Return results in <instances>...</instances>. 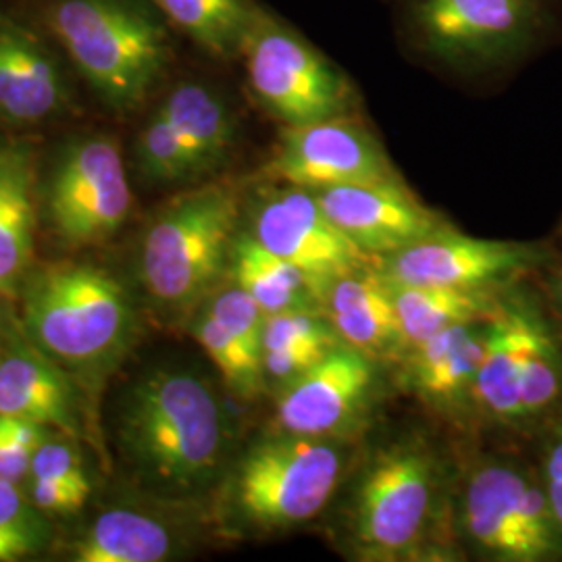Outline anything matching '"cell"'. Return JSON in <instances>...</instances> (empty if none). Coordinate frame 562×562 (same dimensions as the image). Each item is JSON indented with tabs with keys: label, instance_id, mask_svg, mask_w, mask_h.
Instances as JSON below:
<instances>
[{
	"label": "cell",
	"instance_id": "cell-26",
	"mask_svg": "<svg viewBox=\"0 0 562 562\" xmlns=\"http://www.w3.org/2000/svg\"><path fill=\"white\" fill-rule=\"evenodd\" d=\"M165 21L215 59H240L261 4L255 0H150Z\"/></svg>",
	"mask_w": 562,
	"mask_h": 562
},
{
	"label": "cell",
	"instance_id": "cell-13",
	"mask_svg": "<svg viewBox=\"0 0 562 562\" xmlns=\"http://www.w3.org/2000/svg\"><path fill=\"white\" fill-rule=\"evenodd\" d=\"M375 390L378 361L338 341L322 361L278 392V427L302 436L346 438L369 413Z\"/></svg>",
	"mask_w": 562,
	"mask_h": 562
},
{
	"label": "cell",
	"instance_id": "cell-19",
	"mask_svg": "<svg viewBox=\"0 0 562 562\" xmlns=\"http://www.w3.org/2000/svg\"><path fill=\"white\" fill-rule=\"evenodd\" d=\"M323 313L341 341L373 361L404 357L390 283L378 267L364 265L329 281L323 296Z\"/></svg>",
	"mask_w": 562,
	"mask_h": 562
},
{
	"label": "cell",
	"instance_id": "cell-29",
	"mask_svg": "<svg viewBox=\"0 0 562 562\" xmlns=\"http://www.w3.org/2000/svg\"><path fill=\"white\" fill-rule=\"evenodd\" d=\"M136 165L142 178L159 186L201 180L173 125L157 109L136 140Z\"/></svg>",
	"mask_w": 562,
	"mask_h": 562
},
{
	"label": "cell",
	"instance_id": "cell-27",
	"mask_svg": "<svg viewBox=\"0 0 562 562\" xmlns=\"http://www.w3.org/2000/svg\"><path fill=\"white\" fill-rule=\"evenodd\" d=\"M192 336L240 401H255L265 387L261 355L246 348L209 311L194 315Z\"/></svg>",
	"mask_w": 562,
	"mask_h": 562
},
{
	"label": "cell",
	"instance_id": "cell-18",
	"mask_svg": "<svg viewBox=\"0 0 562 562\" xmlns=\"http://www.w3.org/2000/svg\"><path fill=\"white\" fill-rule=\"evenodd\" d=\"M492 315L452 325L406 350L404 375L408 387L440 408L471 404L473 383L490 341Z\"/></svg>",
	"mask_w": 562,
	"mask_h": 562
},
{
	"label": "cell",
	"instance_id": "cell-1",
	"mask_svg": "<svg viewBox=\"0 0 562 562\" xmlns=\"http://www.w3.org/2000/svg\"><path fill=\"white\" fill-rule=\"evenodd\" d=\"M117 442L150 494L186 503L222 480L232 429L220 394L204 378L186 369H157L123 394Z\"/></svg>",
	"mask_w": 562,
	"mask_h": 562
},
{
	"label": "cell",
	"instance_id": "cell-17",
	"mask_svg": "<svg viewBox=\"0 0 562 562\" xmlns=\"http://www.w3.org/2000/svg\"><path fill=\"white\" fill-rule=\"evenodd\" d=\"M0 415L38 423L80 440V394L59 362L34 344L9 350L0 359Z\"/></svg>",
	"mask_w": 562,
	"mask_h": 562
},
{
	"label": "cell",
	"instance_id": "cell-11",
	"mask_svg": "<svg viewBox=\"0 0 562 562\" xmlns=\"http://www.w3.org/2000/svg\"><path fill=\"white\" fill-rule=\"evenodd\" d=\"M265 176L313 192L401 178L380 138L357 115L281 125Z\"/></svg>",
	"mask_w": 562,
	"mask_h": 562
},
{
	"label": "cell",
	"instance_id": "cell-15",
	"mask_svg": "<svg viewBox=\"0 0 562 562\" xmlns=\"http://www.w3.org/2000/svg\"><path fill=\"white\" fill-rule=\"evenodd\" d=\"M538 250L515 241L462 236L452 227L378 259L383 278L415 285L490 290L529 269Z\"/></svg>",
	"mask_w": 562,
	"mask_h": 562
},
{
	"label": "cell",
	"instance_id": "cell-25",
	"mask_svg": "<svg viewBox=\"0 0 562 562\" xmlns=\"http://www.w3.org/2000/svg\"><path fill=\"white\" fill-rule=\"evenodd\" d=\"M387 283L401 325L404 352L452 325L490 317L501 304L490 290L415 285L390 280Z\"/></svg>",
	"mask_w": 562,
	"mask_h": 562
},
{
	"label": "cell",
	"instance_id": "cell-3",
	"mask_svg": "<svg viewBox=\"0 0 562 562\" xmlns=\"http://www.w3.org/2000/svg\"><path fill=\"white\" fill-rule=\"evenodd\" d=\"M550 0H401L404 48L425 65L487 78L519 67L552 34Z\"/></svg>",
	"mask_w": 562,
	"mask_h": 562
},
{
	"label": "cell",
	"instance_id": "cell-4",
	"mask_svg": "<svg viewBox=\"0 0 562 562\" xmlns=\"http://www.w3.org/2000/svg\"><path fill=\"white\" fill-rule=\"evenodd\" d=\"M55 38L102 101L140 106L171 63V38L159 9L144 0H55Z\"/></svg>",
	"mask_w": 562,
	"mask_h": 562
},
{
	"label": "cell",
	"instance_id": "cell-28",
	"mask_svg": "<svg viewBox=\"0 0 562 562\" xmlns=\"http://www.w3.org/2000/svg\"><path fill=\"white\" fill-rule=\"evenodd\" d=\"M53 540L48 515L32 503L20 482L0 480V562L41 554Z\"/></svg>",
	"mask_w": 562,
	"mask_h": 562
},
{
	"label": "cell",
	"instance_id": "cell-14",
	"mask_svg": "<svg viewBox=\"0 0 562 562\" xmlns=\"http://www.w3.org/2000/svg\"><path fill=\"white\" fill-rule=\"evenodd\" d=\"M327 217L369 259H382L440 234L450 223L402 181H364L315 192Z\"/></svg>",
	"mask_w": 562,
	"mask_h": 562
},
{
	"label": "cell",
	"instance_id": "cell-30",
	"mask_svg": "<svg viewBox=\"0 0 562 562\" xmlns=\"http://www.w3.org/2000/svg\"><path fill=\"white\" fill-rule=\"evenodd\" d=\"M204 302V311H209L246 348L261 355L265 313L248 292L232 281L223 290H213Z\"/></svg>",
	"mask_w": 562,
	"mask_h": 562
},
{
	"label": "cell",
	"instance_id": "cell-10",
	"mask_svg": "<svg viewBox=\"0 0 562 562\" xmlns=\"http://www.w3.org/2000/svg\"><path fill=\"white\" fill-rule=\"evenodd\" d=\"M46 215L60 240L71 246L113 236L132 209L120 144L88 136L63 148L44 192Z\"/></svg>",
	"mask_w": 562,
	"mask_h": 562
},
{
	"label": "cell",
	"instance_id": "cell-20",
	"mask_svg": "<svg viewBox=\"0 0 562 562\" xmlns=\"http://www.w3.org/2000/svg\"><path fill=\"white\" fill-rule=\"evenodd\" d=\"M67 101L59 63L36 36L0 21V117L36 123Z\"/></svg>",
	"mask_w": 562,
	"mask_h": 562
},
{
	"label": "cell",
	"instance_id": "cell-31",
	"mask_svg": "<svg viewBox=\"0 0 562 562\" xmlns=\"http://www.w3.org/2000/svg\"><path fill=\"white\" fill-rule=\"evenodd\" d=\"M57 431L38 423L0 415V480L23 482L30 475V462L48 436Z\"/></svg>",
	"mask_w": 562,
	"mask_h": 562
},
{
	"label": "cell",
	"instance_id": "cell-35",
	"mask_svg": "<svg viewBox=\"0 0 562 562\" xmlns=\"http://www.w3.org/2000/svg\"><path fill=\"white\" fill-rule=\"evenodd\" d=\"M554 294H557V302H559V306H561L562 311V265L559 267V271H557V281H554Z\"/></svg>",
	"mask_w": 562,
	"mask_h": 562
},
{
	"label": "cell",
	"instance_id": "cell-32",
	"mask_svg": "<svg viewBox=\"0 0 562 562\" xmlns=\"http://www.w3.org/2000/svg\"><path fill=\"white\" fill-rule=\"evenodd\" d=\"M78 440L63 434H53L36 448L27 477H53V480H80L90 477L83 464Z\"/></svg>",
	"mask_w": 562,
	"mask_h": 562
},
{
	"label": "cell",
	"instance_id": "cell-6",
	"mask_svg": "<svg viewBox=\"0 0 562 562\" xmlns=\"http://www.w3.org/2000/svg\"><path fill=\"white\" fill-rule=\"evenodd\" d=\"M348 469L344 438L278 429L248 446L227 475V510L244 529L288 533L319 517Z\"/></svg>",
	"mask_w": 562,
	"mask_h": 562
},
{
	"label": "cell",
	"instance_id": "cell-24",
	"mask_svg": "<svg viewBox=\"0 0 562 562\" xmlns=\"http://www.w3.org/2000/svg\"><path fill=\"white\" fill-rule=\"evenodd\" d=\"M180 552V536L167 521L134 508L99 515L74 543L76 562H161Z\"/></svg>",
	"mask_w": 562,
	"mask_h": 562
},
{
	"label": "cell",
	"instance_id": "cell-7",
	"mask_svg": "<svg viewBox=\"0 0 562 562\" xmlns=\"http://www.w3.org/2000/svg\"><path fill=\"white\" fill-rule=\"evenodd\" d=\"M440 464L422 438L380 448L362 467L348 513V536L362 561H406L419 552L438 503Z\"/></svg>",
	"mask_w": 562,
	"mask_h": 562
},
{
	"label": "cell",
	"instance_id": "cell-16",
	"mask_svg": "<svg viewBox=\"0 0 562 562\" xmlns=\"http://www.w3.org/2000/svg\"><path fill=\"white\" fill-rule=\"evenodd\" d=\"M543 323L540 313L521 301L501 302L494 311L487 350L471 392V404L485 419L522 425V380Z\"/></svg>",
	"mask_w": 562,
	"mask_h": 562
},
{
	"label": "cell",
	"instance_id": "cell-5",
	"mask_svg": "<svg viewBox=\"0 0 562 562\" xmlns=\"http://www.w3.org/2000/svg\"><path fill=\"white\" fill-rule=\"evenodd\" d=\"M244 217L241 190L213 181L169 202L140 246V280L165 313H194L229 269Z\"/></svg>",
	"mask_w": 562,
	"mask_h": 562
},
{
	"label": "cell",
	"instance_id": "cell-33",
	"mask_svg": "<svg viewBox=\"0 0 562 562\" xmlns=\"http://www.w3.org/2000/svg\"><path fill=\"white\" fill-rule=\"evenodd\" d=\"M25 490L46 515H71L80 510L81 506L92 494V480H53V477H27Z\"/></svg>",
	"mask_w": 562,
	"mask_h": 562
},
{
	"label": "cell",
	"instance_id": "cell-8",
	"mask_svg": "<svg viewBox=\"0 0 562 562\" xmlns=\"http://www.w3.org/2000/svg\"><path fill=\"white\" fill-rule=\"evenodd\" d=\"M250 94L281 125L355 115L359 94L334 60L265 7L241 48Z\"/></svg>",
	"mask_w": 562,
	"mask_h": 562
},
{
	"label": "cell",
	"instance_id": "cell-12",
	"mask_svg": "<svg viewBox=\"0 0 562 562\" xmlns=\"http://www.w3.org/2000/svg\"><path fill=\"white\" fill-rule=\"evenodd\" d=\"M246 232L267 250L325 285L364 267L369 259L327 217L313 190L283 181H271L250 202Z\"/></svg>",
	"mask_w": 562,
	"mask_h": 562
},
{
	"label": "cell",
	"instance_id": "cell-21",
	"mask_svg": "<svg viewBox=\"0 0 562 562\" xmlns=\"http://www.w3.org/2000/svg\"><path fill=\"white\" fill-rule=\"evenodd\" d=\"M36 162L27 144L0 142V299H20L34 259Z\"/></svg>",
	"mask_w": 562,
	"mask_h": 562
},
{
	"label": "cell",
	"instance_id": "cell-2",
	"mask_svg": "<svg viewBox=\"0 0 562 562\" xmlns=\"http://www.w3.org/2000/svg\"><path fill=\"white\" fill-rule=\"evenodd\" d=\"M20 296L25 334L63 369L97 378L134 340V301L123 281L99 265H44L27 273Z\"/></svg>",
	"mask_w": 562,
	"mask_h": 562
},
{
	"label": "cell",
	"instance_id": "cell-22",
	"mask_svg": "<svg viewBox=\"0 0 562 562\" xmlns=\"http://www.w3.org/2000/svg\"><path fill=\"white\" fill-rule=\"evenodd\" d=\"M157 109L178 132L201 180L220 171L234 155L238 117L215 86L201 80L180 81Z\"/></svg>",
	"mask_w": 562,
	"mask_h": 562
},
{
	"label": "cell",
	"instance_id": "cell-23",
	"mask_svg": "<svg viewBox=\"0 0 562 562\" xmlns=\"http://www.w3.org/2000/svg\"><path fill=\"white\" fill-rule=\"evenodd\" d=\"M227 271L261 306L265 317L288 311H323L327 285L267 250L248 232H240L234 241Z\"/></svg>",
	"mask_w": 562,
	"mask_h": 562
},
{
	"label": "cell",
	"instance_id": "cell-34",
	"mask_svg": "<svg viewBox=\"0 0 562 562\" xmlns=\"http://www.w3.org/2000/svg\"><path fill=\"white\" fill-rule=\"evenodd\" d=\"M542 483L550 506L562 525V423L552 429L543 446Z\"/></svg>",
	"mask_w": 562,
	"mask_h": 562
},
{
	"label": "cell",
	"instance_id": "cell-9",
	"mask_svg": "<svg viewBox=\"0 0 562 562\" xmlns=\"http://www.w3.org/2000/svg\"><path fill=\"white\" fill-rule=\"evenodd\" d=\"M464 540L487 561H562V525L542 480L521 464L485 461L462 485Z\"/></svg>",
	"mask_w": 562,
	"mask_h": 562
}]
</instances>
